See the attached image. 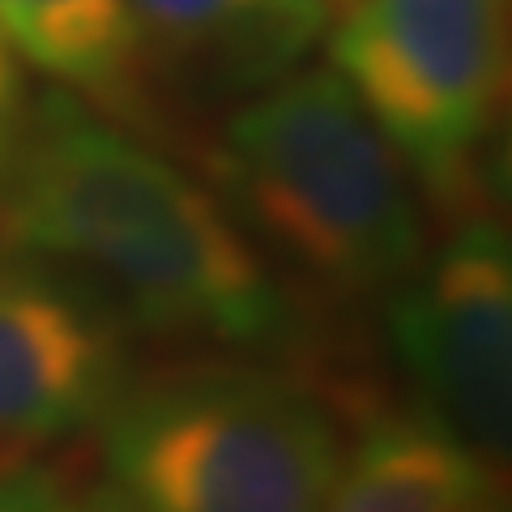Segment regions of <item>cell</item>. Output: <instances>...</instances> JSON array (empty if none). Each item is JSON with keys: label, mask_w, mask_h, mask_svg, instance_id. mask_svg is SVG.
Returning <instances> with one entry per match:
<instances>
[{"label": "cell", "mask_w": 512, "mask_h": 512, "mask_svg": "<svg viewBox=\"0 0 512 512\" xmlns=\"http://www.w3.org/2000/svg\"><path fill=\"white\" fill-rule=\"evenodd\" d=\"M0 248L90 282L154 338L278 355L303 333L227 201L69 90L26 107L0 175Z\"/></svg>", "instance_id": "cell-1"}, {"label": "cell", "mask_w": 512, "mask_h": 512, "mask_svg": "<svg viewBox=\"0 0 512 512\" xmlns=\"http://www.w3.org/2000/svg\"><path fill=\"white\" fill-rule=\"evenodd\" d=\"M214 175L252 244L333 299H384L427 252L402 158L325 64H299L235 107Z\"/></svg>", "instance_id": "cell-2"}, {"label": "cell", "mask_w": 512, "mask_h": 512, "mask_svg": "<svg viewBox=\"0 0 512 512\" xmlns=\"http://www.w3.org/2000/svg\"><path fill=\"white\" fill-rule=\"evenodd\" d=\"M94 423L99 512H325L346 453L316 389L239 359L124 380Z\"/></svg>", "instance_id": "cell-3"}, {"label": "cell", "mask_w": 512, "mask_h": 512, "mask_svg": "<svg viewBox=\"0 0 512 512\" xmlns=\"http://www.w3.org/2000/svg\"><path fill=\"white\" fill-rule=\"evenodd\" d=\"M346 5L329 69L431 192L461 197L504 107L508 0Z\"/></svg>", "instance_id": "cell-4"}, {"label": "cell", "mask_w": 512, "mask_h": 512, "mask_svg": "<svg viewBox=\"0 0 512 512\" xmlns=\"http://www.w3.org/2000/svg\"><path fill=\"white\" fill-rule=\"evenodd\" d=\"M389 350L419 410L483 457L508 453L512 431V248L495 218H470L427 248L384 295Z\"/></svg>", "instance_id": "cell-5"}, {"label": "cell", "mask_w": 512, "mask_h": 512, "mask_svg": "<svg viewBox=\"0 0 512 512\" xmlns=\"http://www.w3.org/2000/svg\"><path fill=\"white\" fill-rule=\"evenodd\" d=\"M128 333L90 282L0 248V470L99 419L128 380Z\"/></svg>", "instance_id": "cell-6"}, {"label": "cell", "mask_w": 512, "mask_h": 512, "mask_svg": "<svg viewBox=\"0 0 512 512\" xmlns=\"http://www.w3.org/2000/svg\"><path fill=\"white\" fill-rule=\"evenodd\" d=\"M146 77L197 103L252 99L329 35L333 0H128Z\"/></svg>", "instance_id": "cell-7"}, {"label": "cell", "mask_w": 512, "mask_h": 512, "mask_svg": "<svg viewBox=\"0 0 512 512\" xmlns=\"http://www.w3.org/2000/svg\"><path fill=\"white\" fill-rule=\"evenodd\" d=\"M491 478V457L427 410H376L342 453L325 512H453Z\"/></svg>", "instance_id": "cell-8"}, {"label": "cell", "mask_w": 512, "mask_h": 512, "mask_svg": "<svg viewBox=\"0 0 512 512\" xmlns=\"http://www.w3.org/2000/svg\"><path fill=\"white\" fill-rule=\"evenodd\" d=\"M0 35L35 69L82 90L111 116H133L146 64L128 0H0Z\"/></svg>", "instance_id": "cell-9"}, {"label": "cell", "mask_w": 512, "mask_h": 512, "mask_svg": "<svg viewBox=\"0 0 512 512\" xmlns=\"http://www.w3.org/2000/svg\"><path fill=\"white\" fill-rule=\"evenodd\" d=\"M0 512H99L86 487L69 483L52 466L0 470Z\"/></svg>", "instance_id": "cell-10"}, {"label": "cell", "mask_w": 512, "mask_h": 512, "mask_svg": "<svg viewBox=\"0 0 512 512\" xmlns=\"http://www.w3.org/2000/svg\"><path fill=\"white\" fill-rule=\"evenodd\" d=\"M26 77H22V64L18 52L5 43L0 35V175H5L13 146H18V133H22V120H26Z\"/></svg>", "instance_id": "cell-11"}, {"label": "cell", "mask_w": 512, "mask_h": 512, "mask_svg": "<svg viewBox=\"0 0 512 512\" xmlns=\"http://www.w3.org/2000/svg\"><path fill=\"white\" fill-rule=\"evenodd\" d=\"M453 512H508V500H504L500 483H495V478H491L487 487H478V491L470 495V500H461Z\"/></svg>", "instance_id": "cell-12"}, {"label": "cell", "mask_w": 512, "mask_h": 512, "mask_svg": "<svg viewBox=\"0 0 512 512\" xmlns=\"http://www.w3.org/2000/svg\"><path fill=\"white\" fill-rule=\"evenodd\" d=\"M342 5H346V0H342Z\"/></svg>", "instance_id": "cell-13"}]
</instances>
